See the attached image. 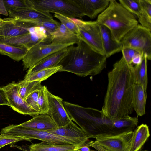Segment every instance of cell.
Here are the masks:
<instances>
[{
    "mask_svg": "<svg viewBox=\"0 0 151 151\" xmlns=\"http://www.w3.org/2000/svg\"><path fill=\"white\" fill-rule=\"evenodd\" d=\"M4 22L3 19L0 18V27L1 26Z\"/></svg>",
    "mask_w": 151,
    "mask_h": 151,
    "instance_id": "41",
    "label": "cell"
},
{
    "mask_svg": "<svg viewBox=\"0 0 151 151\" xmlns=\"http://www.w3.org/2000/svg\"><path fill=\"white\" fill-rule=\"evenodd\" d=\"M19 125L27 128L44 131L53 130L57 128L53 121L47 114H39Z\"/></svg>",
    "mask_w": 151,
    "mask_h": 151,
    "instance_id": "17",
    "label": "cell"
},
{
    "mask_svg": "<svg viewBox=\"0 0 151 151\" xmlns=\"http://www.w3.org/2000/svg\"><path fill=\"white\" fill-rule=\"evenodd\" d=\"M93 142L94 141L86 145L81 146L79 147L76 150L78 151H91L92 150L90 149V147H91Z\"/></svg>",
    "mask_w": 151,
    "mask_h": 151,
    "instance_id": "39",
    "label": "cell"
},
{
    "mask_svg": "<svg viewBox=\"0 0 151 151\" xmlns=\"http://www.w3.org/2000/svg\"><path fill=\"white\" fill-rule=\"evenodd\" d=\"M5 7L10 10L31 8L28 0H3Z\"/></svg>",
    "mask_w": 151,
    "mask_h": 151,
    "instance_id": "32",
    "label": "cell"
},
{
    "mask_svg": "<svg viewBox=\"0 0 151 151\" xmlns=\"http://www.w3.org/2000/svg\"><path fill=\"white\" fill-rule=\"evenodd\" d=\"M60 24V23L53 19L38 21L35 24L36 26L42 27L45 29L48 34L50 35L57 29Z\"/></svg>",
    "mask_w": 151,
    "mask_h": 151,
    "instance_id": "35",
    "label": "cell"
},
{
    "mask_svg": "<svg viewBox=\"0 0 151 151\" xmlns=\"http://www.w3.org/2000/svg\"><path fill=\"white\" fill-rule=\"evenodd\" d=\"M1 105H6L9 106L5 91L2 87H0V106Z\"/></svg>",
    "mask_w": 151,
    "mask_h": 151,
    "instance_id": "37",
    "label": "cell"
},
{
    "mask_svg": "<svg viewBox=\"0 0 151 151\" xmlns=\"http://www.w3.org/2000/svg\"><path fill=\"white\" fill-rule=\"evenodd\" d=\"M61 68V66L58 65L53 67L42 69L29 74H26L23 80L27 82L34 81H42L59 71Z\"/></svg>",
    "mask_w": 151,
    "mask_h": 151,
    "instance_id": "28",
    "label": "cell"
},
{
    "mask_svg": "<svg viewBox=\"0 0 151 151\" xmlns=\"http://www.w3.org/2000/svg\"><path fill=\"white\" fill-rule=\"evenodd\" d=\"M8 12L9 17L26 21L35 24L38 21L53 19V16L50 13L40 11L32 8L10 10Z\"/></svg>",
    "mask_w": 151,
    "mask_h": 151,
    "instance_id": "14",
    "label": "cell"
},
{
    "mask_svg": "<svg viewBox=\"0 0 151 151\" xmlns=\"http://www.w3.org/2000/svg\"><path fill=\"white\" fill-rule=\"evenodd\" d=\"M139 1L141 10L138 21L141 26L151 31V0H139Z\"/></svg>",
    "mask_w": 151,
    "mask_h": 151,
    "instance_id": "27",
    "label": "cell"
},
{
    "mask_svg": "<svg viewBox=\"0 0 151 151\" xmlns=\"http://www.w3.org/2000/svg\"><path fill=\"white\" fill-rule=\"evenodd\" d=\"M75 151H78L77 150H76ZM91 151H97V150H92Z\"/></svg>",
    "mask_w": 151,
    "mask_h": 151,
    "instance_id": "42",
    "label": "cell"
},
{
    "mask_svg": "<svg viewBox=\"0 0 151 151\" xmlns=\"http://www.w3.org/2000/svg\"><path fill=\"white\" fill-rule=\"evenodd\" d=\"M68 47L53 53L42 59L28 69L26 74L58 66L60 62L67 54Z\"/></svg>",
    "mask_w": 151,
    "mask_h": 151,
    "instance_id": "19",
    "label": "cell"
},
{
    "mask_svg": "<svg viewBox=\"0 0 151 151\" xmlns=\"http://www.w3.org/2000/svg\"><path fill=\"white\" fill-rule=\"evenodd\" d=\"M47 132L65 137L77 139L86 143L90 141L86 133L72 120L64 126Z\"/></svg>",
    "mask_w": 151,
    "mask_h": 151,
    "instance_id": "16",
    "label": "cell"
},
{
    "mask_svg": "<svg viewBox=\"0 0 151 151\" xmlns=\"http://www.w3.org/2000/svg\"><path fill=\"white\" fill-rule=\"evenodd\" d=\"M0 14L6 16L9 15V13L4 5L3 0H0Z\"/></svg>",
    "mask_w": 151,
    "mask_h": 151,
    "instance_id": "38",
    "label": "cell"
},
{
    "mask_svg": "<svg viewBox=\"0 0 151 151\" xmlns=\"http://www.w3.org/2000/svg\"><path fill=\"white\" fill-rule=\"evenodd\" d=\"M76 44L68 47L67 54L58 65L62 66L59 71L83 77L95 76L101 72L106 67V56L93 50L80 38Z\"/></svg>",
    "mask_w": 151,
    "mask_h": 151,
    "instance_id": "3",
    "label": "cell"
},
{
    "mask_svg": "<svg viewBox=\"0 0 151 151\" xmlns=\"http://www.w3.org/2000/svg\"><path fill=\"white\" fill-rule=\"evenodd\" d=\"M0 42L21 47L28 50L36 44L43 42L33 32L18 37L6 38L0 37Z\"/></svg>",
    "mask_w": 151,
    "mask_h": 151,
    "instance_id": "21",
    "label": "cell"
},
{
    "mask_svg": "<svg viewBox=\"0 0 151 151\" xmlns=\"http://www.w3.org/2000/svg\"><path fill=\"white\" fill-rule=\"evenodd\" d=\"M31 8L46 12L57 13L70 18L84 15L73 0H28Z\"/></svg>",
    "mask_w": 151,
    "mask_h": 151,
    "instance_id": "6",
    "label": "cell"
},
{
    "mask_svg": "<svg viewBox=\"0 0 151 151\" xmlns=\"http://www.w3.org/2000/svg\"><path fill=\"white\" fill-rule=\"evenodd\" d=\"M0 134L22 136L27 138L29 142L39 140L55 145H79L83 146L88 143L79 140L65 137L47 131H39L27 128L19 124H11L2 128Z\"/></svg>",
    "mask_w": 151,
    "mask_h": 151,
    "instance_id": "5",
    "label": "cell"
},
{
    "mask_svg": "<svg viewBox=\"0 0 151 151\" xmlns=\"http://www.w3.org/2000/svg\"><path fill=\"white\" fill-rule=\"evenodd\" d=\"M47 94L49 104L47 114L53 121L57 127L66 125L72 120L64 107L63 99L52 94L48 90Z\"/></svg>",
    "mask_w": 151,
    "mask_h": 151,
    "instance_id": "12",
    "label": "cell"
},
{
    "mask_svg": "<svg viewBox=\"0 0 151 151\" xmlns=\"http://www.w3.org/2000/svg\"><path fill=\"white\" fill-rule=\"evenodd\" d=\"M91 147L95 149L98 151H106L100 146L94 142L92 144Z\"/></svg>",
    "mask_w": 151,
    "mask_h": 151,
    "instance_id": "40",
    "label": "cell"
},
{
    "mask_svg": "<svg viewBox=\"0 0 151 151\" xmlns=\"http://www.w3.org/2000/svg\"><path fill=\"white\" fill-rule=\"evenodd\" d=\"M146 55L144 54L141 62L133 66L132 73L135 84L142 85L146 91L147 84V61Z\"/></svg>",
    "mask_w": 151,
    "mask_h": 151,
    "instance_id": "24",
    "label": "cell"
},
{
    "mask_svg": "<svg viewBox=\"0 0 151 151\" xmlns=\"http://www.w3.org/2000/svg\"><path fill=\"white\" fill-rule=\"evenodd\" d=\"M4 22L0 27V37L9 38L19 36L29 33V29L36 26L26 21L13 17L3 19Z\"/></svg>",
    "mask_w": 151,
    "mask_h": 151,
    "instance_id": "13",
    "label": "cell"
},
{
    "mask_svg": "<svg viewBox=\"0 0 151 151\" xmlns=\"http://www.w3.org/2000/svg\"><path fill=\"white\" fill-rule=\"evenodd\" d=\"M133 66L122 56L108 73V86L101 111L112 120L121 119L133 112Z\"/></svg>",
    "mask_w": 151,
    "mask_h": 151,
    "instance_id": "1",
    "label": "cell"
},
{
    "mask_svg": "<svg viewBox=\"0 0 151 151\" xmlns=\"http://www.w3.org/2000/svg\"><path fill=\"white\" fill-rule=\"evenodd\" d=\"M48 90L45 86H41L39 90L38 101L40 114H47L48 111L49 104L47 94Z\"/></svg>",
    "mask_w": 151,
    "mask_h": 151,
    "instance_id": "30",
    "label": "cell"
},
{
    "mask_svg": "<svg viewBox=\"0 0 151 151\" xmlns=\"http://www.w3.org/2000/svg\"><path fill=\"white\" fill-rule=\"evenodd\" d=\"M84 16L96 18L108 6L109 0H73Z\"/></svg>",
    "mask_w": 151,
    "mask_h": 151,
    "instance_id": "15",
    "label": "cell"
},
{
    "mask_svg": "<svg viewBox=\"0 0 151 151\" xmlns=\"http://www.w3.org/2000/svg\"><path fill=\"white\" fill-rule=\"evenodd\" d=\"M54 13V16L58 19L61 24L64 25L68 29L77 34L79 36L78 27L70 18L58 13Z\"/></svg>",
    "mask_w": 151,
    "mask_h": 151,
    "instance_id": "33",
    "label": "cell"
},
{
    "mask_svg": "<svg viewBox=\"0 0 151 151\" xmlns=\"http://www.w3.org/2000/svg\"><path fill=\"white\" fill-rule=\"evenodd\" d=\"M27 51L26 48L23 47L0 42V54L7 56L17 62L22 60Z\"/></svg>",
    "mask_w": 151,
    "mask_h": 151,
    "instance_id": "25",
    "label": "cell"
},
{
    "mask_svg": "<svg viewBox=\"0 0 151 151\" xmlns=\"http://www.w3.org/2000/svg\"><path fill=\"white\" fill-rule=\"evenodd\" d=\"M5 91L10 107L17 112L33 117L39 114L21 97L18 90L17 83L14 81L2 87Z\"/></svg>",
    "mask_w": 151,
    "mask_h": 151,
    "instance_id": "11",
    "label": "cell"
},
{
    "mask_svg": "<svg viewBox=\"0 0 151 151\" xmlns=\"http://www.w3.org/2000/svg\"><path fill=\"white\" fill-rule=\"evenodd\" d=\"M70 18L78 27L80 38L93 50L105 55L99 24L96 21Z\"/></svg>",
    "mask_w": 151,
    "mask_h": 151,
    "instance_id": "8",
    "label": "cell"
},
{
    "mask_svg": "<svg viewBox=\"0 0 151 151\" xmlns=\"http://www.w3.org/2000/svg\"><path fill=\"white\" fill-rule=\"evenodd\" d=\"M79 145H55L42 142L29 146V151H75Z\"/></svg>",
    "mask_w": 151,
    "mask_h": 151,
    "instance_id": "26",
    "label": "cell"
},
{
    "mask_svg": "<svg viewBox=\"0 0 151 151\" xmlns=\"http://www.w3.org/2000/svg\"><path fill=\"white\" fill-rule=\"evenodd\" d=\"M133 131L96 136L94 142L106 151H130Z\"/></svg>",
    "mask_w": 151,
    "mask_h": 151,
    "instance_id": "10",
    "label": "cell"
},
{
    "mask_svg": "<svg viewBox=\"0 0 151 151\" xmlns=\"http://www.w3.org/2000/svg\"><path fill=\"white\" fill-rule=\"evenodd\" d=\"M96 21L110 30L113 39L118 43L138 24L136 16L115 0H109L108 6L98 16Z\"/></svg>",
    "mask_w": 151,
    "mask_h": 151,
    "instance_id": "4",
    "label": "cell"
},
{
    "mask_svg": "<svg viewBox=\"0 0 151 151\" xmlns=\"http://www.w3.org/2000/svg\"><path fill=\"white\" fill-rule=\"evenodd\" d=\"M150 136L148 126L142 124L133 131L130 151H141Z\"/></svg>",
    "mask_w": 151,
    "mask_h": 151,
    "instance_id": "23",
    "label": "cell"
},
{
    "mask_svg": "<svg viewBox=\"0 0 151 151\" xmlns=\"http://www.w3.org/2000/svg\"><path fill=\"white\" fill-rule=\"evenodd\" d=\"M39 91V90H37L29 94L27 97L25 101L31 108L40 114V110L38 101Z\"/></svg>",
    "mask_w": 151,
    "mask_h": 151,
    "instance_id": "36",
    "label": "cell"
},
{
    "mask_svg": "<svg viewBox=\"0 0 151 151\" xmlns=\"http://www.w3.org/2000/svg\"><path fill=\"white\" fill-rule=\"evenodd\" d=\"M22 141H29L26 138L20 136L1 134L0 135V149L8 145H12Z\"/></svg>",
    "mask_w": 151,
    "mask_h": 151,
    "instance_id": "34",
    "label": "cell"
},
{
    "mask_svg": "<svg viewBox=\"0 0 151 151\" xmlns=\"http://www.w3.org/2000/svg\"><path fill=\"white\" fill-rule=\"evenodd\" d=\"M119 2L127 11L138 18L140 14L139 0H119Z\"/></svg>",
    "mask_w": 151,
    "mask_h": 151,
    "instance_id": "31",
    "label": "cell"
},
{
    "mask_svg": "<svg viewBox=\"0 0 151 151\" xmlns=\"http://www.w3.org/2000/svg\"><path fill=\"white\" fill-rule=\"evenodd\" d=\"M80 39L78 35L70 31L61 23L57 29L50 35L51 43L54 44H75Z\"/></svg>",
    "mask_w": 151,
    "mask_h": 151,
    "instance_id": "20",
    "label": "cell"
},
{
    "mask_svg": "<svg viewBox=\"0 0 151 151\" xmlns=\"http://www.w3.org/2000/svg\"><path fill=\"white\" fill-rule=\"evenodd\" d=\"M73 44L38 43L28 50L22 59L23 70L29 69L45 58Z\"/></svg>",
    "mask_w": 151,
    "mask_h": 151,
    "instance_id": "9",
    "label": "cell"
},
{
    "mask_svg": "<svg viewBox=\"0 0 151 151\" xmlns=\"http://www.w3.org/2000/svg\"><path fill=\"white\" fill-rule=\"evenodd\" d=\"M63 104L71 120L86 133L89 138L128 131L133 126V120L129 116L114 120L105 116L101 110L67 101H63Z\"/></svg>",
    "mask_w": 151,
    "mask_h": 151,
    "instance_id": "2",
    "label": "cell"
},
{
    "mask_svg": "<svg viewBox=\"0 0 151 151\" xmlns=\"http://www.w3.org/2000/svg\"><path fill=\"white\" fill-rule=\"evenodd\" d=\"M147 95L142 86L135 84L134 86L132 102L133 109L138 116H142L145 114Z\"/></svg>",
    "mask_w": 151,
    "mask_h": 151,
    "instance_id": "22",
    "label": "cell"
},
{
    "mask_svg": "<svg viewBox=\"0 0 151 151\" xmlns=\"http://www.w3.org/2000/svg\"><path fill=\"white\" fill-rule=\"evenodd\" d=\"M122 49L130 48L138 50L151 59V31L138 24L128 32L120 42Z\"/></svg>",
    "mask_w": 151,
    "mask_h": 151,
    "instance_id": "7",
    "label": "cell"
},
{
    "mask_svg": "<svg viewBox=\"0 0 151 151\" xmlns=\"http://www.w3.org/2000/svg\"><path fill=\"white\" fill-rule=\"evenodd\" d=\"M41 82L40 81L27 82L24 80L19 81L17 83L18 90L20 96L25 101L29 94L36 90H39L41 86Z\"/></svg>",
    "mask_w": 151,
    "mask_h": 151,
    "instance_id": "29",
    "label": "cell"
},
{
    "mask_svg": "<svg viewBox=\"0 0 151 151\" xmlns=\"http://www.w3.org/2000/svg\"><path fill=\"white\" fill-rule=\"evenodd\" d=\"M99 24L105 55L108 58L121 51L122 46L120 42L118 43L114 40L110 31L106 27Z\"/></svg>",
    "mask_w": 151,
    "mask_h": 151,
    "instance_id": "18",
    "label": "cell"
}]
</instances>
